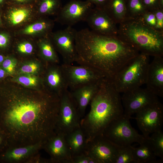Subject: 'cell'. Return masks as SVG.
<instances>
[{
	"mask_svg": "<svg viewBox=\"0 0 163 163\" xmlns=\"http://www.w3.org/2000/svg\"><path fill=\"white\" fill-rule=\"evenodd\" d=\"M60 102L58 95L46 89L13 87L2 115L9 148L45 143L55 135Z\"/></svg>",
	"mask_w": 163,
	"mask_h": 163,
	"instance_id": "6da1fadb",
	"label": "cell"
},
{
	"mask_svg": "<svg viewBox=\"0 0 163 163\" xmlns=\"http://www.w3.org/2000/svg\"><path fill=\"white\" fill-rule=\"evenodd\" d=\"M75 46L76 62L94 69L111 79L140 53L118 35H105L88 29L77 31Z\"/></svg>",
	"mask_w": 163,
	"mask_h": 163,
	"instance_id": "7a4b0ae2",
	"label": "cell"
},
{
	"mask_svg": "<svg viewBox=\"0 0 163 163\" xmlns=\"http://www.w3.org/2000/svg\"><path fill=\"white\" fill-rule=\"evenodd\" d=\"M120 93L111 79L105 77L103 80L90 103L89 112L81 121L88 142L102 135L111 122L123 114Z\"/></svg>",
	"mask_w": 163,
	"mask_h": 163,
	"instance_id": "3957f363",
	"label": "cell"
},
{
	"mask_svg": "<svg viewBox=\"0 0 163 163\" xmlns=\"http://www.w3.org/2000/svg\"><path fill=\"white\" fill-rule=\"evenodd\" d=\"M118 35L142 53L163 56V32L145 24L139 18H127L119 24Z\"/></svg>",
	"mask_w": 163,
	"mask_h": 163,
	"instance_id": "277c9868",
	"label": "cell"
},
{
	"mask_svg": "<svg viewBox=\"0 0 163 163\" xmlns=\"http://www.w3.org/2000/svg\"><path fill=\"white\" fill-rule=\"evenodd\" d=\"M149 57L139 53L111 79L118 92L123 93L145 84Z\"/></svg>",
	"mask_w": 163,
	"mask_h": 163,
	"instance_id": "5b68a950",
	"label": "cell"
},
{
	"mask_svg": "<svg viewBox=\"0 0 163 163\" xmlns=\"http://www.w3.org/2000/svg\"><path fill=\"white\" fill-rule=\"evenodd\" d=\"M131 118L123 113L111 122L102 135L120 146L130 145L134 142L141 144L146 138L132 126L129 121Z\"/></svg>",
	"mask_w": 163,
	"mask_h": 163,
	"instance_id": "8992f818",
	"label": "cell"
},
{
	"mask_svg": "<svg viewBox=\"0 0 163 163\" xmlns=\"http://www.w3.org/2000/svg\"><path fill=\"white\" fill-rule=\"evenodd\" d=\"M59 97L55 133L65 136L81 127V118L77 105L68 90Z\"/></svg>",
	"mask_w": 163,
	"mask_h": 163,
	"instance_id": "52a82bcc",
	"label": "cell"
},
{
	"mask_svg": "<svg viewBox=\"0 0 163 163\" xmlns=\"http://www.w3.org/2000/svg\"><path fill=\"white\" fill-rule=\"evenodd\" d=\"M61 65L70 91L98 82L106 77L97 70L86 66L65 64Z\"/></svg>",
	"mask_w": 163,
	"mask_h": 163,
	"instance_id": "ba28073f",
	"label": "cell"
},
{
	"mask_svg": "<svg viewBox=\"0 0 163 163\" xmlns=\"http://www.w3.org/2000/svg\"><path fill=\"white\" fill-rule=\"evenodd\" d=\"M139 129L145 137L161 130L163 122V106L159 101L148 104L136 113Z\"/></svg>",
	"mask_w": 163,
	"mask_h": 163,
	"instance_id": "9c48e42d",
	"label": "cell"
},
{
	"mask_svg": "<svg viewBox=\"0 0 163 163\" xmlns=\"http://www.w3.org/2000/svg\"><path fill=\"white\" fill-rule=\"evenodd\" d=\"M77 31L72 26H67L64 29L51 32L49 35L54 47L62 56L63 64H71L76 62L75 38Z\"/></svg>",
	"mask_w": 163,
	"mask_h": 163,
	"instance_id": "30bf717a",
	"label": "cell"
},
{
	"mask_svg": "<svg viewBox=\"0 0 163 163\" xmlns=\"http://www.w3.org/2000/svg\"><path fill=\"white\" fill-rule=\"evenodd\" d=\"M122 93L123 113L130 117L146 105L159 101L158 97L146 88L138 87Z\"/></svg>",
	"mask_w": 163,
	"mask_h": 163,
	"instance_id": "8fae6325",
	"label": "cell"
},
{
	"mask_svg": "<svg viewBox=\"0 0 163 163\" xmlns=\"http://www.w3.org/2000/svg\"><path fill=\"white\" fill-rule=\"evenodd\" d=\"M120 147L101 135L88 142L85 153L97 163H115Z\"/></svg>",
	"mask_w": 163,
	"mask_h": 163,
	"instance_id": "7c38bea8",
	"label": "cell"
},
{
	"mask_svg": "<svg viewBox=\"0 0 163 163\" xmlns=\"http://www.w3.org/2000/svg\"><path fill=\"white\" fill-rule=\"evenodd\" d=\"M93 5L87 0H71L62 7L57 14L56 20L62 24L72 27L78 22L85 21Z\"/></svg>",
	"mask_w": 163,
	"mask_h": 163,
	"instance_id": "4fadbf2b",
	"label": "cell"
},
{
	"mask_svg": "<svg viewBox=\"0 0 163 163\" xmlns=\"http://www.w3.org/2000/svg\"><path fill=\"white\" fill-rule=\"evenodd\" d=\"M85 21L91 30L96 33L108 36L118 35L117 24L104 8H92Z\"/></svg>",
	"mask_w": 163,
	"mask_h": 163,
	"instance_id": "5bb4252c",
	"label": "cell"
},
{
	"mask_svg": "<svg viewBox=\"0 0 163 163\" xmlns=\"http://www.w3.org/2000/svg\"><path fill=\"white\" fill-rule=\"evenodd\" d=\"M43 149L50 155L52 163H71L72 156L64 136L56 133L47 141Z\"/></svg>",
	"mask_w": 163,
	"mask_h": 163,
	"instance_id": "9a60e30c",
	"label": "cell"
},
{
	"mask_svg": "<svg viewBox=\"0 0 163 163\" xmlns=\"http://www.w3.org/2000/svg\"><path fill=\"white\" fill-rule=\"evenodd\" d=\"M145 84L146 88L158 97H163V58L154 57L149 64Z\"/></svg>",
	"mask_w": 163,
	"mask_h": 163,
	"instance_id": "2e32d148",
	"label": "cell"
},
{
	"mask_svg": "<svg viewBox=\"0 0 163 163\" xmlns=\"http://www.w3.org/2000/svg\"><path fill=\"white\" fill-rule=\"evenodd\" d=\"M8 4L6 18L9 25L13 27H18L28 22L36 13L34 4Z\"/></svg>",
	"mask_w": 163,
	"mask_h": 163,
	"instance_id": "e0dca14e",
	"label": "cell"
},
{
	"mask_svg": "<svg viewBox=\"0 0 163 163\" xmlns=\"http://www.w3.org/2000/svg\"><path fill=\"white\" fill-rule=\"evenodd\" d=\"M103 79L74 90L69 91L77 105L81 118L84 117L87 106L97 92Z\"/></svg>",
	"mask_w": 163,
	"mask_h": 163,
	"instance_id": "ac0fdd59",
	"label": "cell"
},
{
	"mask_svg": "<svg viewBox=\"0 0 163 163\" xmlns=\"http://www.w3.org/2000/svg\"><path fill=\"white\" fill-rule=\"evenodd\" d=\"M45 143L40 142L22 146L8 148L3 158L11 163H26L32 156L43 148Z\"/></svg>",
	"mask_w": 163,
	"mask_h": 163,
	"instance_id": "d6986e66",
	"label": "cell"
},
{
	"mask_svg": "<svg viewBox=\"0 0 163 163\" xmlns=\"http://www.w3.org/2000/svg\"><path fill=\"white\" fill-rule=\"evenodd\" d=\"M46 73L45 80L46 85L53 93L60 97L68 90L66 76L61 65L52 68Z\"/></svg>",
	"mask_w": 163,
	"mask_h": 163,
	"instance_id": "ffe728a7",
	"label": "cell"
},
{
	"mask_svg": "<svg viewBox=\"0 0 163 163\" xmlns=\"http://www.w3.org/2000/svg\"><path fill=\"white\" fill-rule=\"evenodd\" d=\"M64 136L72 157L85 153L88 141L81 126Z\"/></svg>",
	"mask_w": 163,
	"mask_h": 163,
	"instance_id": "44dd1931",
	"label": "cell"
},
{
	"mask_svg": "<svg viewBox=\"0 0 163 163\" xmlns=\"http://www.w3.org/2000/svg\"><path fill=\"white\" fill-rule=\"evenodd\" d=\"M53 25V20L46 17H42L38 21L25 26L19 30L18 33L27 36L37 35L41 37L48 36L52 32Z\"/></svg>",
	"mask_w": 163,
	"mask_h": 163,
	"instance_id": "7402d4cb",
	"label": "cell"
},
{
	"mask_svg": "<svg viewBox=\"0 0 163 163\" xmlns=\"http://www.w3.org/2000/svg\"><path fill=\"white\" fill-rule=\"evenodd\" d=\"M140 144V146L134 148L133 151V163H157L163 162V161L157 160L156 156L154 154L150 143L149 138Z\"/></svg>",
	"mask_w": 163,
	"mask_h": 163,
	"instance_id": "603a6c76",
	"label": "cell"
},
{
	"mask_svg": "<svg viewBox=\"0 0 163 163\" xmlns=\"http://www.w3.org/2000/svg\"><path fill=\"white\" fill-rule=\"evenodd\" d=\"M126 1L109 0L104 8L117 24H119L127 18Z\"/></svg>",
	"mask_w": 163,
	"mask_h": 163,
	"instance_id": "cb8c5ba5",
	"label": "cell"
},
{
	"mask_svg": "<svg viewBox=\"0 0 163 163\" xmlns=\"http://www.w3.org/2000/svg\"><path fill=\"white\" fill-rule=\"evenodd\" d=\"M34 6L36 13L42 17L57 14L62 7L61 0H37Z\"/></svg>",
	"mask_w": 163,
	"mask_h": 163,
	"instance_id": "d4e9b609",
	"label": "cell"
},
{
	"mask_svg": "<svg viewBox=\"0 0 163 163\" xmlns=\"http://www.w3.org/2000/svg\"><path fill=\"white\" fill-rule=\"evenodd\" d=\"M40 38L39 41V45L42 56L46 61L58 63V58L49 35Z\"/></svg>",
	"mask_w": 163,
	"mask_h": 163,
	"instance_id": "484cf974",
	"label": "cell"
},
{
	"mask_svg": "<svg viewBox=\"0 0 163 163\" xmlns=\"http://www.w3.org/2000/svg\"><path fill=\"white\" fill-rule=\"evenodd\" d=\"M152 134L149 138L152 148L155 155L163 160V132L161 130Z\"/></svg>",
	"mask_w": 163,
	"mask_h": 163,
	"instance_id": "4316f807",
	"label": "cell"
},
{
	"mask_svg": "<svg viewBox=\"0 0 163 163\" xmlns=\"http://www.w3.org/2000/svg\"><path fill=\"white\" fill-rule=\"evenodd\" d=\"M126 8L127 18H139L147 11L142 0H127Z\"/></svg>",
	"mask_w": 163,
	"mask_h": 163,
	"instance_id": "83f0119b",
	"label": "cell"
},
{
	"mask_svg": "<svg viewBox=\"0 0 163 163\" xmlns=\"http://www.w3.org/2000/svg\"><path fill=\"white\" fill-rule=\"evenodd\" d=\"M134 149L131 145L120 146L115 163L133 162Z\"/></svg>",
	"mask_w": 163,
	"mask_h": 163,
	"instance_id": "f1b7e54d",
	"label": "cell"
},
{
	"mask_svg": "<svg viewBox=\"0 0 163 163\" xmlns=\"http://www.w3.org/2000/svg\"><path fill=\"white\" fill-rule=\"evenodd\" d=\"M139 18L146 25L156 29V21L153 11H146Z\"/></svg>",
	"mask_w": 163,
	"mask_h": 163,
	"instance_id": "f546056e",
	"label": "cell"
},
{
	"mask_svg": "<svg viewBox=\"0 0 163 163\" xmlns=\"http://www.w3.org/2000/svg\"><path fill=\"white\" fill-rule=\"evenodd\" d=\"M16 80L19 84L27 87L35 86L38 82L36 77L30 75L20 76Z\"/></svg>",
	"mask_w": 163,
	"mask_h": 163,
	"instance_id": "4dcf8cb0",
	"label": "cell"
},
{
	"mask_svg": "<svg viewBox=\"0 0 163 163\" xmlns=\"http://www.w3.org/2000/svg\"><path fill=\"white\" fill-rule=\"evenodd\" d=\"M17 50L21 53L30 54L33 51L34 47L30 42L27 41H24L20 42L18 44Z\"/></svg>",
	"mask_w": 163,
	"mask_h": 163,
	"instance_id": "1f68e13d",
	"label": "cell"
},
{
	"mask_svg": "<svg viewBox=\"0 0 163 163\" xmlns=\"http://www.w3.org/2000/svg\"><path fill=\"white\" fill-rule=\"evenodd\" d=\"M71 163H97L96 161L86 153L72 157Z\"/></svg>",
	"mask_w": 163,
	"mask_h": 163,
	"instance_id": "d6a6232c",
	"label": "cell"
},
{
	"mask_svg": "<svg viewBox=\"0 0 163 163\" xmlns=\"http://www.w3.org/2000/svg\"><path fill=\"white\" fill-rule=\"evenodd\" d=\"M39 69L38 64L35 62H31L23 65L20 69L21 72L30 75L35 73Z\"/></svg>",
	"mask_w": 163,
	"mask_h": 163,
	"instance_id": "836d02e7",
	"label": "cell"
},
{
	"mask_svg": "<svg viewBox=\"0 0 163 163\" xmlns=\"http://www.w3.org/2000/svg\"><path fill=\"white\" fill-rule=\"evenodd\" d=\"M16 65V60L12 58L8 57L5 59L2 63L3 69L9 74L13 72Z\"/></svg>",
	"mask_w": 163,
	"mask_h": 163,
	"instance_id": "e575fe53",
	"label": "cell"
},
{
	"mask_svg": "<svg viewBox=\"0 0 163 163\" xmlns=\"http://www.w3.org/2000/svg\"><path fill=\"white\" fill-rule=\"evenodd\" d=\"M155 16L156 25V29L163 32V9H158L153 11Z\"/></svg>",
	"mask_w": 163,
	"mask_h": 163,
	"instance_id": "d590c367",
	"label": "cell"
},
{
	"mask_svg": "<svg viewBox=\"0 0 163 163\" xmlns=\"http://www.w3.org/2000/svg\"><path fill=\"white\" fill-rule=\"evenodd\" d=\"M142 1L147 11H153L157 9H161L159 0H142Z\"/></svg>",
	"mask_w": 163,
	"mask_h": 163,
	"instance_id": "8d00e7d4",
	"label": "cell"
},
{
	"mask_svg": "<svg viewBox=\"0 0 163 163\" xmlns=\"http://www.w3.org/2000/svg\"><path fill=\"white\" fill-rule=\"evenodd\" d=\"M26 163H51V162L50 158H43L38 153L30 157Z\"/></svg>",
	"mask_w": 163,
	"mask_h": 163,
	"instance_id": "74e56055",
	"label": "cell"
},
{
	"mask_svg": "<svg viewBox=\"0 0 163 163\" xmlns=\"http://www.w3.org/2000/svg\"><path fill=\"white\" fill-rule=\"evenodd\" d=\"M10 38V36L8 33H0V48L7 47L9 43Z\"/></svg>",
	"mask_w": 163,
	"mask_h": 163,
	"instance_id": "f35d334b",
	"label": "cell"
},
{
	"mask_svg": "<svg viewBox=\"0 0 163 163\" xmlns=\"http://www.w3.org/2000/svg\"><path fill=\"white\" fill-rule=\"evenodd\" d=\"M37 0H8L7 4L17 5L34 4Z\"/></svg>",
	"mask_w": 163,
	"mask_h": 163,
	"instance_id": "ab89813d",
	"label": "cell"
},
{
	"mask_svg": "<svg viewBox=\"0 0 163 163\" xmlns=\"http://www.w3.org/2000/svg\"><path fill=\"white\" fill-rule=\"evenodd\" d=\"M91 2L95 7L102 8H104L109 0H87Z\"/></svg>",
	"mask_w": 163,
	"mask_h": 163,
	"instance_id": "60d3db41",
	"label": "cell"
},
{
	"mask_svg": "<svg viewBox=\"0 0 163 163\" xmlns=\"http://www.w3.org/2000/svg\"><path fill=\"white\" fill-rule=\"evenodd\" d=\"M5 71L3 69L0 68V78H2L4 77Z\"/></svg>",
	"mask_w": 163,
	"mask_h": 163,
	"instance_id": "b9f144b4",
	"label": "cell"
},
{
	"mask_svg": "<svg viewBox=\"0 0 163 163\" xmlns=\"http://www.w3.org/2000/svg\"><path fill=\"white\" fill-rule=\"evenodd\" d=\"M8 0H0V6L4 5L6 2L7 3Z\"/></svg>",
	"mask_w": 163,
	"mask_h": 163,
	"instance_id": "7bdbcfd3",
	"label": "cell"
},
{
	"mask_svg": "<svg viewBox=\"0 0 163 163\" xmlns=\"http://www.w3.org/2000/svg\"><path fill=\"white\" fill-rule=\"evenodd\" d=\"M5 59L4 57L1 54H0V64L2 63Z\"/></svg>",
	"mask_w": 163,
	"mask_h": 163,
	"instance_id": "ee69618b",
	"label": "cell"
},
{
	"mask_svg": "<svg viewBox=\"0 0 163 163\" xmlns=\"http://www.w3.org/2000/svg\"><path fill=\"white\" fill-rule=\"evenodd\" d=\"M160 8L163 9V0H159Z\"/></svg>",
	"mask_w": 163,
	"mask_h": 163,
	"instance_id": "f6af8a7d",
	"label": "cell"
},
{
	"mask_svg": "<svg viewBox=\"0 0 163 163\" xmlns=\"http://www.w3.org/2000/svg\"><path fill=\"white\" fill-rule=\"evenodd\" d=\"M1 135H0V146L2 145V143H3V141H4L3 139V137L2 136H1Z\"/></svg>",
	"mask_w": 163,
	"mask_h": 163,
	"instance_id": "bcb514c9",
	"label": "cell"
},
{
	"mask_svg": "<svg viewBox=\"0 0 163 163\" xmlns=\"http://www.w3.org/2000/svg\"><path fill=\"white\" fill-rule=\"evenodd\" d=\"M2 25V21L1 18V15H0V26H1Z\"/></svg>",
	"mask_w": 163,
	"mask_h": 163,
	"instance_id": "7dc6e473",
	"label": "cell"
}]
</instances>
